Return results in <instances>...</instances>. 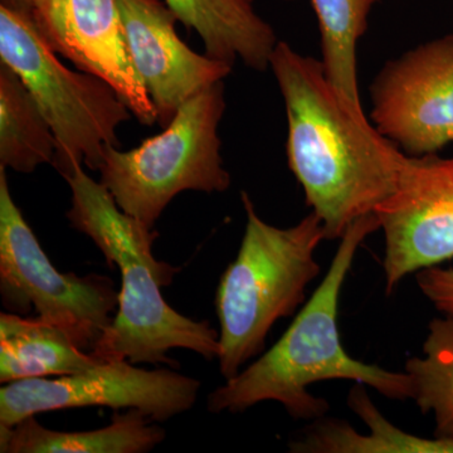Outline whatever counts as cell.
<instances>
[{
	"mask_svg": "<svg viewBox=\"0 0 453 453\" xmlns=\"http://www.w3.org/2000/svg\"><path fill=\"white\" fill-rule=\"evenodd\" d=\"M270 67L285 103L288 168L326 240H340L395 192L407 154L334 88L321 61L279 41Z\"/></svg>",
	"mask_w": 453,
	"mask_h": 453,
	"instance_id": "obj_1",
	"label": "cell"
},
{
	"mask_svg": "<svg viewBox=\"0 0 453 453\" xmlns=\"http://www.w3.org/2000/svg\"><path fill=\"white\" fill-rule=\"evenodd\" d=\"M380 229L375 213L356 220L340 238L326 276L281 339L255 363L208 396L213 413H242L262 402L281 403L294 419L316 421L329 412L326 399L309 387L316 381L344 380L372 387L395 401L413 399L407 372H390L349 356L340 338L338 312L342 285L359 247Z\"/></svg>",
	"mask_w": 453,
	"mask_h": 453,
	"instance_id": "obj_2",
	"label": "cell"
},
{
	"mask_svg": "<svg viewBox=\"0 0 453 453\" xmlns=\"http://www.w3.org/2000/svg\"><path fill=\"white\" fill-rule=\"evenodd\" d=\"M246 228L237 257L216 292L219 371L231 380L265 348L270 330L305 300L320 273L315 251L325 237L323 220L310 211L297 225L279 228L258 216L249 193H241Z\"/></svg>",
	"mask_w": 453,
	"mask_h": 453,
	"instance_id": "obj_3",
	"label": "cell"
},
{
	"mask_svg": "<svg viewBox=\"0 0 453 453\" xmlns=\"http://www.w3.org/2000/svg\"><path fill=\"white\" fill-rule=\"evenodd\" d=\"M0 59L25 82L55 134L52 165L65 178L79 165L98 170L133 112L104 80L65 67L41 35L31 9L2 2Z\"/></svg>",
	"mask_w": 453,
	"mask_h": 453,
	"instance_id": "obj_4",
	"label": "cell"
},
{
	"mask_svg": "<svg viewBox=\"0 0 453 453\" xmlns=\"http://www.w3.org/2000/svg\"><path fill=\"white\" fill-rule=\"evenodd\" d=\"M225 110L220 81L186 101L159 135L127 151L107 148L98 172L116 204L154 229L181 192H226L231 175L223 165L219 134Z\"/></svg>",
	"mask_w": 453,
	"mask_h": 453,
	"instance_id": "obj_5",
	"label": "cell"
},
{
	"mask_svg": "<svg viewBox=\"0 0 453 453\" xmlns=\"http://www.w3.org/2000/svg\"><path fill=\"white\" fill-rule=\"evenodd\" d=\"M0 292L11 312L35 309L38 318L64 329L81 350L91 351L119 305V292L107 276L61 273L9 190L0 166Z\"/></svg>",
	"mask_w": 453,
	"mask_h": 453,
	"instance_id": "obj_6",
	"label": "cell"
},
{
	"mask_svg": "<svg viewBox=\"0 0 453 453\" xmlns=\"http://www.w3.org/2000/svg\"><path fill=\"white\" fill-rule=\"evenodd\" d=\"M201 381L172 369L136 368L129 360L98 362L88 371L62 377L11 381L0 389V425L50 411L106 407L138 410L165 422L192 410Z\"/></svg>",
	"mask_w": 453,
	"mask_h": 453,
	"instance_id": "obj_7",
	"label": "cell"
},
{
	"mask_svg": "<svg viewBox=\"0 0 453 453\" xmlns=\"http://www.w3.org/2000/svg\"><path fill=\"white\" fill-rule=\"evenodd\" d=\"M120 268L121 291L112 323L89 351L100 362L129 360L133 365H173V349L195 351L207 360L219 353V334L210 321L179 314L164 300L178 270L153 255L127 253L115 262Z\"/></svg>",
	"mask_w": 453,
	"mask_h": 453,
	"instance_id": "obj_8",
	"label": "cell"
},
{
	"mask_svg": "<svg viewBox=\"0 0 453 453\" xmlns=\"http://www.w3.org/2000/svg\"><path fill=\"white\" fill-rule=\"evenodd\" d=\"M372 124L411 157L453 142V33L390 59L371 85Z\"/></svg>",
	"mask_w": 453,
	"mask_h": 453,
	"instance_id": "obj_9",
	"label": "cell"
},
{
	"mask_svg": "<svg viewBox=\"0 0 453 453\" xmlns=\"http://www.w3.org/2000/svg\"><path fill=\"white\" fill-rule=\"evenodd\" d=\"M386 241L387 294L453 258V155H407L395 190L374 211Z\"/></svg>",
	"mask_w": 453,
	"mask_h": 453,
	"instance_id": "obj_10",
	"label": "cell"
},
{
	"mask_svg": "<svg viewBox=\"0 0 453 453\" xmlns=\"http://www.w3.org/2000/svg\"><path fill=\"white\" fill-rule=\"evenodd\" d=\"M35 26L50 49L109 83L142 125L157 111L131 59L118 0H32Z\"/></svg>",
	"mask_w": 453,
	"mask_h": 453,
	"instance_id": "obj_11",
	"label": "cell"
},
{
	"mask_svg": "<svg viewBox=\"0 0 453 453\" xmlns=\"http://www.w3.org/2000/svg\"><path fill=\"white\" fill-rule=\"evenodd\" d=\"M118 3L134 67L164 129L186 101L223 81L234 65L190 50L175 31L178 17L160 0Z\"/></svg>",
	"mask_w": 453,
	"mask_h": 453,
	"instance_id": "obj_12",
	"label": "cell"
},
{
	"mask_svg": "<svg viewBox=\"0 0 453 453\" xmlns=\"http://www.w3.org/2000/svg\"><path fill=\"white\" fill-rule=\"evenodd\" d=\"M179 22L198 33L205 55L234 65L237 59L264 73L279 43L253 0H165Z\"/></svg>",
	"mask_w": 453,
	"mask_h": 453,
	"instance_id": "obj_13",
	"label": "cell"
},
{
	"mask_svg": "<svg viewBox=\"0 0 453 453\" xmlns=\"http://www.w3.org/2000/svg\"><path fill=\"white\" fill-rule=\"evenodd\" d=\"M164 440L165 431L138 410L115 413L109 426L94 431H52L35 416L0 425L2 453H146Z\"/></svg>",
	"mask_w": 453,
	"mask_h": 453,
	"instance_id": "obj_14",
	"label": "cell"
},
{
	"mask_svg": "<svg viewBox=\"0 0 453 453\" xmlns=\"http://www.w3.org/2000/svg\"><path fill=\"white\" fill-rule=\"evenodd\" d=\"M100 360L85 353L61 327L41 318L0 314V381L62 377L88 371Z\"/></svg>",
	"mask_w": 453,
	"mask_h": 453,
	"instance_id": "obj_15",
	"label": "cell"
},
{
	"mask_svg": "<svg viewBox=\"0 0 453 453\" xmlns=\"http://www.w3.org/2000/svg\"><path fill=\"white\" fill-rule=\"evenodd\" d=\"M350 410L371 428L360 434L338 419L319 418L310 426L305 436L292 441L290 451L297 453H453V441L422 438L396 428L378 411L365 389L357 383L348 395Z\"/></svg>",
	"mask_w": 453,
	"mask_h": 453,
	"instance_id": "obj_16",
	"label": "cell"
},
{
	"mask_svg": "<svg viewBox=\"0 0 453 453\" xmlns=\"http://www.w3.org/2000/svg\"><path fill=\"white\" fill-rule=\"evenodd\" d=\"M65 179L73 192L71 208L65 214L68 222L94 241L110 266L127 253H153L157 232L125 213L111 193L101 181L86 174L82 165L76 166Z\"/></svg>",
	"mask_w": 453,
	"mask_h": 453,
	"instance_id": "obj_17",
	"label": "cell"
},
{
	"mask_svg": "<svg viewBox=\"0 0 453 453\" xmlns=\"http://www.w3.org/2000/svg\"><path fill=\"white\" fill-rule=\"evenodd\" d=\"M55 134L37 101L9 65L0 64V166L31 174L53 164Z\"/></svg>",
	"mask_w": 453,
	"mask_h": 453,
	"instance_id": "obj_18",
	"label": "cell"
},
{
	"mask_svg": "<svg viewBox=\"0 0 453 453\" xmlns=\"http://www.w3.org/2000/svg\"><path fill=\"white\" fill-rule=\"evenodd\" d=\"M321 38V64L330 83L349 103L362 106L357 47L378 0H311Z\"/></svg>",
	"mask_w": 453,
	"mask_h": 453,
	"instance_id": "obj_19",
	"label": "cell"
},
{
	"mask_svg": "<svg viewBox=\"0 0 453 453\" xmlns=\"http://www.w3.org/2000/svg\"><path fill=\"white\" fill-rule=\"evenodd\" d=\"M413 384V401L423 414L434 413V437L453 441V315L428 325L423 357L405 362Z\"/></svg>",
	"mask_w": 453,
	"mask_h": 453,
	"instance_id": "obj_20",
	"label": "cell"
},
{
	"mask_svg": "<svg viewBox=\"0 0 453 453\" xmlns=\"http://www.w3.org/2000/svg\"><path fill=\"white\" fill-rule=\"evenodd\" d=\"M417 285L438 311L453 315V268L434 266L418 271Z\"/></svg>",
	"mask_w": 453,
	"mask_h": 453,
	"instance_id": "obj_21",
	"label": "cell"
},
{
	"mask_svg": "<svg viewBox=\"0 0 453 453\" xmlns=\"http://www.w3.org/2000/svg\"><path fill=\"white\" fill-rule=\"evenodd\" d=\"M8 4L17 5V7L31 8L32 0H2Z\"/></svg>",
	"mask_w": 453,
	"mask_h": 453,
	"instance_id": "obj_22",
	"label": "cell"
},
{
	"mask_svg": "<svg viewBox=\"0 0 453 453\" xmlns=\"http://www.w3.org/2000/svg\"><path fill=\"white\" fill-rule=\"evenodd\" d=\"M285 2H291V0H285Z\"/></svg>",
	"mask_w": 453,
	"mask_h": 453,
	"instance_id": "obj_23",
	"label": "cell"
}]
</instances>
